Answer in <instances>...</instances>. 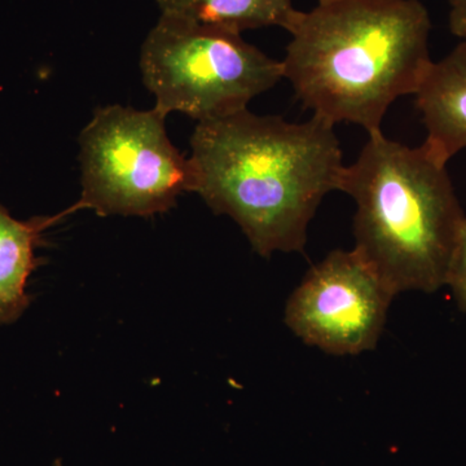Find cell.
Segmentation results:
<instances>
[{"label":"cell","mask_w":466,"mask_h":466,"mask_svg":"<svg viewBox=\"0 0 466 466\" xmlns=\"http://www.w3.org/2000/svg\"><path fill=\"white\" fill-rule=\"evenodd\" d=\"M319 2H320V0H319Z\"/></svg>","instance_id":"cell-12"},{"label":"cell","mask_w":466,"mask_h":466,"mask_svg":"<svg viewBox=\"0 0 466 466\" xmlns=\"http://www.w3.org/2000/svg\"><path fill=\"white\" fill-rule=\"evenodd\" d=\"M395 296L357 250H334L291 293L285 324L327 354L359 355L376 348Z\"/></svg>","instance_id":"cell-6"},{"label":"cell","mask_w":466,"mask_h":466,"mask_svg":"<svg viewBox=\"0 0 466 466\" xmlns=\"http://www.w3.org/2000/svg\"><path fill=\"white\" fill-rule=\"evenodd\" d=\"M191 148L189 192L232 218L265 258L303 250L346 167L334 125L318 116L297 124L245 109L198 122Z\"/></svg>","instance_id":"cell-1"},{"label":"cell","mask_w":466,"mask_h":466,"mask_svg":"<svg viewBox=\"0 0 466 466\" xmlns=\"http://www.w3.org/2000/svg\"><path fill=\"white\" fill-rule=\"evenodd\" d=\"M447 287L451 288L459 308L466 314V218L453 254Z\"/></svg>","instance_id":"cell-10"},{"label":"cell","mask_w":466,"mask_h":466,"mask_svg":"<svg viewBox=\"0 0 466 466\" xmlns=\"http://www.w3.org/2000/svg\"><path fill=\"white\" fill-rule=\"evenodd\" d=\"M157 109L108 106L79 135L82 193L76 208L97 216L152 217L191 191V164L168 139Z\"/></svg>","instance_id":"cell-5"},{"label":"cell","mask_w":466,"mask_h":466,"mask_svg":"<svg viewBox=\"0 0 466 466\" xmlns=\"http://www.w3.org/2000/svg\"><path fill=\"white\" fill-rule=\"evenodd\" d=\"M161 16L236 34L263 27L289 29L299 9L291 0H156Z\"/></svg>","instance_id":"cell-9"},{"label":"cell","mask_w":466,"mask_h":466,"mask_svg":"<svg viewBox=\"0 0 466 466\" xmlns=\"http://www.w3.org/2000/svg\"><path fill=\"white\" fill-rule=\"evenodd\" d=\"M140 69L158 112L183 113L198 122L242 112L284 79L283 63L241 34L167 16L147 35Z\"/></svg>","instance_id":"cell-4"},{"label":"cell","mask_w":466,"mask_h":466,"mask_svg":"<svg viewBox=\"0 0 466 466\" xmlns=\"http://www.w3.org/2000/svg\"><path fill=\"white\" fill-rule=\"evenodd\" d=\"M415 96L425 142L449 162L466 148V41L433 61Z\"/></svg>","instance_id":"cell-7"},{"label":"cell","mask_w":466,"mask_h":466,"mask_svg":"<svg viewBox=\"0 0 466 466\" xmlns=\"http://www.w3.org/2000/svg\"><path fill=\"white\" fill-rule=\"evenodd\" d=\"M419 0H320L288 33L284 79L314 116L382 133L389 108L416 95L433 60Z\"/></svg>","instance_id":"cell-2"},{"label":"cell","mask_w":466,"mask_h":466,"mask_svg":"<svg viewBox=\"0 0 466 466\" xmlns=\"http://www.w3.org/2000/svg\"><path fill=\"white\" fill-rule=\"evenodd\" d=\"M55 218L17 220L0 205V325L12 324L29 306L26 284L36 266L35 247Z\"/></svg>","instance_id":"cell-8"},{"label":"cell","mask_w":466,"mask_h":466,"mask_svg":"<svg viewBox=\"0 0 466 466\" xmlns=\"http://www.w3.org/2000/svg\"><path fill=\"white\" fill-rule=\"evenodd\" d=\"M450 30L461 41H466V0H449Z\"/></svg>","instance_id":"cell-11"},{"label":"cell","mask_w":466,"mask_h":466,"mask_svg":"<svg viewBox=\"0 0 466 466\" xmlns=\"http://www.w3.org/2000/svg\"><path fill=\"white\" fill-rule=\"evenodd\" d=\"M447 164L428 143L370 135L339 191L357 204L354 249L395 294L447 287L465 216Z\"/></svg>","instance_id":"cell-3"}]
</instances>
